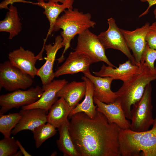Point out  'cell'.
<instances>
[{"label": "cell", "mask_w": 156, "mask_h": 156, "mask_svg": "<svg viewBox=\"0 0 156 156\" xmlns=\"http://www.w3.org/2000/svg\"><path fill=\"white\" fill-rule=\"evenodd\" d=\"M70 118V135L80 156H121V129L109 122L102 113L97 110L95 116L91 118L80 112Z\"/></svg>", "instance_id": "1"}, {"label": "cell", "mask_w": 156, "mask_h": 156, "mask_svg": "<svg viewBox=\"0 0 156 156\" xmlns=\"http://www.w3.org/2000/svg\"><path fill=\"white\" fill-rule=\"evenodd\" d=\"M150 130L136 132L121 129L119 140L122 156H156V117Z\"/></svg>", "instance_id": "2"}, {"label": "cell", "mask_w": 156, "mask_h": 156, "mask_svg": "<svg viewBox=\"0 0 156 156\" xmlns=\"http://www.w3.org/2000/svg\"><path fill=\"white\" fill-rule=\"evenodd\" d=\"M63 12L57 19L53 30L56 31L62 29L60 35L63 39L64 49L61 56L57 60L58 64L64 61V54L70 47L71 41L75 36L87 29L94 27L96 25L95 22L91 20V15L89 13H84L73 8L67 9Z\"/></svg>", "instance_id": "3"}, {"label": "cell", "mask_w": 156, "mask_h": 156, "mask_svg": "<svg viewBox=\"0 0 156 156\" xmlns=\"http://www.w3.org/2000/svg\"><path fill=\"white\" fill-rule=\"evenodd\" d=\"M140 64L141 68L139 72L123 82L121 86L115 92L126 118L129 120L131 118V106L141 99L146 86L156 80L155 70H151L142 60Z\"/></svg>", "instance_id": "4"}, {"label": "cell", "mask_w": 156, "mask_h": 156, "mask_svg": "<svg viewBox=\"0 0 156 156\" xmlns=\"http://www.w3.org/2000/svg\"><path fill=\"white\" fill-rule=\"evenodd\" d=\"M152 86L151 83L145 87L141 99L132 105L131 114L130 129L136 132L148 130L154 120L153 116L152 103Z\"/></svg>", "instance_id": "5"}, {"label": "cell", "mask_w": 156, "mask_h": 156, "mask_svg": "<svg viewBox=\"0 0 156 156\" xmlns=\"http://www.w3.org/2000/svg\"><path fill=\"white\" fill-rule=\"evenodd\" d=\"M34 83L33 78L23 72L7 60L0 64V89L4 88L12 92L30 87Z\"/></svg>", "instance_id": "6"}, {"label": "cell", "mask_w": 156, "mask_h": 156, "mask_svg": "<svg viewBox=\"0 0 156 156\" xmlns=\"http://www.w3.org/2000/svg\"><path fill=\"white\" fill-rule=\"evenodd\" d=\"M43 92L42 87L37 85L27 90L19 89L0 96V115L10 110L31 104L37 101Z\"/></svg>", "instance_id": "7"}, {"label": "cell", "mask_w": 156, "mask_h": 156, "mask_svg": "<svg viewBox=\"0 0 156 156\" xmlns=\"http://www.w3.org/2000/svg\"><path fill=\"white\" fill-rule=\"evenodd\" d=\"M105 49L98 36L88 29L78 35L77 46L74 50L88 56L95 63L103 62L108 66L116 68L107 58Z\"/></svg>", "instance_id": "8"}, {"label": "cell", "mask_w": 156, "mask_h": 156, "mask_svg": "<svg viewBox=\"0 0 156 156\" xmlns=\"http://www.w3.org/2000/svg\"><path fill=\"white\" fill-rule=\"evenodd\" d=\"M107 29L101 32L98 36L99 40L105 49H112L120 51L133 63L136 64L124 38L113 18L107 19Z\"/></svg>", "instance_id": "9"}, {"label": "cell", "mask_w": 156, "mask_h": 156, "mask_svg": "<svg viewBox=\"0 0 156 156\" xmlns=\"http://www.w3.org/2000/svg\"><path fill=\"white\" fill-rule=\"evenodd\" d=\"M44 45L43 44L40 51L36 56L31 51L25 50L23 47H20L18 49L9 53V60L14 66L34 79L37 75L38 69L36 66V62L38 60L43 59Z\"/></svg>", "instance_id": "10"}, {"label": "cell", "mask_w": 156, "mask_h": 156, "mask_svg": "<svg viewBox=\"0 0 156 156\" xmlns=\"http://www.w3.org/2000/svg\"><path fill=\"white\" fill-rule=\"evenodd\" d=\"M63 38L61 35L57 36L55 38L53 45L50 44H46V39L44 40V50L47 56L44 58L46 61L44 64L38 69L36 76H38L42 82V87H44L50 83L55 78L53 66L56 55L58 51L64 47Z\"/></svg>", "instance_id": "11"}, {"label": "cell", "mask_w": 156, "mask_h": 156, "mask_svg": "<svg viewBox=\"0 0 156 156\" xmlns=\"http://www.w3.org/2000/svg\"><path fill=\"white\" fill-rule=\"evenodd\" d=\"M95 63L87 55L74 51L71 52L64 62L54 73L55 77L66 74H73L90 71L91 64Z\"/></svg>", "instance_id": "12"}, {"label": "cell", "mask_w": 156, "mask_h": 156, "mask_svg": "<svg viewBox=\"0 0 156 156\" xmlns=\"http://www.w3.org/2000/svg\"><path fill=\"white\" fill-rule=\"evenodd\" d=\"M150 25L149 23L147 22L141 27L133 31L120 29L138 65L140 64L142 55L147 44L146 37Z\"/></svg>", "instance_id": "13"}, {"label": "cell", "mask_w": 156, "mask_h": 156, "mask_svg": "<svg viewBox=\"0 0 156 156\" xmlns=\"http://www.w3.org/2000/svg\"><path fill=\"white\" fill-rule=\"evenodd\" d=\"M19 113L21 118L12 131L11 134L13 135L24 130L32 131L36 128L47 122L48 113L44 109L38 108L22 109Z\"/></svg>", "instance_id": "14"}, {"label": "cell", "mask_w": 156, "mask_h": 156, "mask_svg": "<svg viewBox=\"0 0 156 156\" xmlns=\"http://www.w3.org/2000/svg\"><path fill=\"white\" fill-rule=\"evenodd\" d=\"M96 109L102 113L111 123L116 124L121 129H130L131 122L126 118L120 101L117 98L113 103L107 104L94 98Z\"/></svg>", "instance_id": "15"}, {"label": "cell", "mask_w": 156, "mask_h": 156, "mask_svg": "<svg viewBox=\"0 0 156 156\" xmlns=\"http://www.w3.org/2000/svg\"><path fill=\"white\" fill-rule=\"evenodd\" d=\"M141 68V64L138 65L128 60L125 62L119 64L118 67L114 68L103 64L100 70L93 72L95 75L102 77H108L114 80L126 81L138 73Z\"/></svg>", "instance_id": "16"}, {"label": "cell", "mask_w": 156, "mask_h": 156, "mask_svg": "<svg viewBox=\"0 0 156 156\" xmlns=\"http://www.w3.org/2000/svg\"><path fill=\"white\" fill-rule=\"evenodd\" d=\"M83 74L93 83L94 98L107 104L113 103L116 100L118 96L111 89V84L114 80L112 78L94 76L90 71Z\"/></svg>", "instance_id": "17"}, {"label": "cell", "mask_w": 156, "mask_h": 156, "mask_svg": "<svg viewBox=\"0 0 156 156\" xmlns=\"http://www.w3.org/2000/svg\"><path fill=\"white\" fill-rule=\"evenodd\" d=\"M68 81L65 79L53 80L44 87L40 98L34 103L22 107L23 109L38 108L46 110L47 113L52 105L58 99L57 95L60 90Z\"/></svg>", "instance_id": "18"}, {"label": "cell", "mask_w": 156, "mask_h": 156, "mask_svg": "<svg viewBox=\"0 0 156 156\" xmlns=\"http://www.w3.org/2000/svg\"><path fill=\"white\" fill-rule=\"evenodd\" d=\"M86 89L85 82L73 81L66 84L58 92V97H62L73 109L85 96Z\"/></svg>", "instance_id": "19"}, {"label": "cell", "mask_w": 156, "mask_h": 156, "mask_svg": "<svg viewBox=\"0 0 156 156\" xmlns=\"http://www.w3.org/2000/svg\"><path fill=\"white\" fill-rule=\"evenodd\" d=\"M74 0H66L59 4L51 1L45 2L43 1L35 3V5L43 8L44 10L43 13L48 19L49 23V27L46 39L53 31L54 28L56 21L60 14L65 10L69 8H73Z\"/></svg>", "instance_id": "20"}, {"label": "cell", "mask_w": 156, "mask_h": 156, "mask_svg": "<svg viewBox=\"0 0 156 156\" xmlns=\"http://www.w3.org/2000/svg\"><path fill=\"white\" fill-rule=\"evenodd\" d=\"M72 109L63 98H60L49 109L47 116V122L58 128L68 119Z\"/></svg>", "instance_id": "21"}, {"label": "cell", "mask_w": 156, "mask_h": 156, "mask_svg": "<svg viewBox=\"0 0 156 156\" xmlns=\"http://www.w3.org/2000/svg\"><path fill=\"white\" fill-rule=\"evenodd\" d=\"M8 10L4 18L0 21V32L8 33V39L11 40L21 31L22 23L16 7L10 5Z\"/></svg>", "instance_id": "22"}, {"label": "cell", "mask_w": 156, "mask_h": 156, "mask_svg": "<svg viewBox=\"0 0 156 156\" xmlns=\"http://www.w3.org/2000/svg\"><path fill=\"white\" fill-rule=\"evenodd\" d=\"M81 79L85 82L86 86L84 99L71 110L68 117H70L77 113L83 112L92 118L95 116L97 111V106L94 104L93 85L91 81L86 77L83 76Z\"/></svg>", "instance_id": "23"}, {"label": "cell", "mask_w": 156, "mask_h": 156, "mask_svg": "<svg viewBox=\"0 0 156 156\" xmlns=\"http://www.w3.org/2000/svg\"><path fill=\"white\" fill-rule=\"evenodd\" d=\"M68 119L58 128L59 137L56 140L59 150L64 156H80L77 151L70 136Z\"/></svg>", "instance_id": "24"}, {"label": "cell", "mask_w": 156, "mask_h": 156, "mask_svg": "<svg viewBox=\"0 0 156 156\" xmlns=\"http://www.w3.org/2000/svg\"><path fill=\"white\" fill-rule=\"evenodd\" d=\"M56 128L47 122L40 125L32 131L36 148H39L44 142L55 134L57 131Z\"/></svg>", "instance_id": "25"}, {"label": "cell", "mask_w": 156, "mask_h": 156, "mask_svg": "<svg viewBox=\"0 0 156 156\" xmlns=\"http://www.w3.org/2000/svg\"><path fill=\"white\" fill-rule=\"evenodd\" d=\"M21 117L19 113L0 115V132L4 137H10L12 129L18 122Z\"/></svg>", "instance_id": "26"}, {"label": "cell", "mask_w": 156, "mask_h": 156, "mask_svg": "<svg viewBox=\"0 0 156 156\" xmlns=\"http://www.w3.org/2000/svg\"><path fill=\"white\" fill-rule=\"evenodd\" d=\"M18 148L14 138L4 137L0 141V156H14Z\"/></svg>", "instance_id": "27"}, {"label": "cell", "mask_w": 156, "mask_h": 156, "mask_svg": "<svg viewBox=\"0 0 156 156\" xmlns=\"http://www.w3.org/2000/svg\"><path fill=\"white\" fill-rule=\"evenodd\" d=\"M156 60V49L150 47L147 43L142 53L141 60L143 61L145 65L151 70H154V63Z\"/></svg>", "instance_id": "28"}, {"label": "cell", "mask_w": 156, "mask_h": 156, "mask_svg": "<svg viewBox=\"0 0 156 156\" xmlns=\"http://www.w3.org/2000/svg\"><path fill=\"white\" fill-rule=\"evenodd\" d=\"M146 40L150 47L156 49V21L150 25Z\"/></svg>", "instance_id": "29"}, {"label": "cell", "mask_w": 156, "mask_h": 156, "mask_svg": "<svg viewBox=\"0 0 156 156\" xmlns=\"http://www.w3.org/2000/svg\"><path fill=\"white\" fill-rule=\"evenodd\" d=\"M15 3H31L35 4V3L25 0H4L0 3V9H9L8 5L13 4Z\"/></svg>", "instance_id": "30"}, {"label": "cell", "mask_w": 156, "mask_h": 156, "mask_svg": "<svg viewBox=\"0 0 156 156\" xmlns=\"http://www.w3.org/2000/svg\"><path fill=\"white\" fill-rule=\"evenodd\" d=\"M17 143L18 145L20 150L22 152L23 155L25 156H31V155L24 148L23 146L21 144L20 142L18 140H16Z\"/></svg>", "instance_id": "31"}, {"label": "cell", "mask_w": 156, "mask_h": 156, "mask_svg": "<svg viewBox=\"0 0 156 156\" xmlns=\"http://www.w3.org/2000/svg\"><path fill=\"white\" fill-rule=\"evenodd\" d=\"M148 1L149 4V6L148 10L149 9V8L151 7V6L156 4V0H147Z\"/></svg>", "instance_id": "32"}, {"label": "cell", "mask_w": 156, "mask_h": 156, "mask_svg": "<svg viewBox=\"0 0 156 156\" xmlns=\"http://www.w3.org/2000/svg\"><path fill=\"white\" fill-rule=\"evenodd\" d=\"M66 0H44V1H51L56 3L60 2L61 3H62Z\"/></svg>", "instance_id": "33"}, {"label": "cell", "mask_w": 156, "mask_h": 156, "mask_svg": "<svg viewBox=\"0 0 156 156\" xmlns=\"http://www.w3.org/2000/svg\"><path fill=\"white\" fill-rule=\"evenodd\" d=\"M23 154L21 151L20 150L16 153L14 156H21L23 155Z\"/></svg>", "instance_id": "34"}, {"label": "cell", "mask_w": 156, "mask_h": 156, "mask_svg": "<svg viewBox=\"0 0 156 156\" xmlns=\"http://www.w3.org/2000/svg\"><path fill=\"white\" fill-rule=\"evenodd\" d=\"M153 14L154 15L155 18L156 19V7L155 8L153 11Z\"/></svg>", "instance_id": "35"}, {"label": "cell", "mask_w": 156, "mask_h": 156, "mask_svg": "<svg viewBox=\"0 0 156 156\" xmlns=\"http://www.w3.org/2000/svg\"><path fill=\"white\" fill-rule=\"evenodd\" d=\"M36 0L38 1V2H41L42 1H44V0Z\"/></svg>", "instance_id": "36"}, {"label": "cell", "mask_w": 156, "mask_h": 156, "mask_svg": "<svg viewBox=\"0 0 156 156\" xmlns=\"http://www.w3.org/2000/svg\"><path fill=\"white\" fill-rule=\"evenodd\" d=\"M155 70L156 71V66L155 67Z\"/></svg>", "instance_id": "37"}, {"label": "cell", "mask_w": 156, "mask_h": 156, "mask_svg": "<svg viewBox=\"0 0 156 156\" xmlns=\"http://www.w3.org/2000/svg\"></svg>", "instance_id": "38"}]
</instances>
